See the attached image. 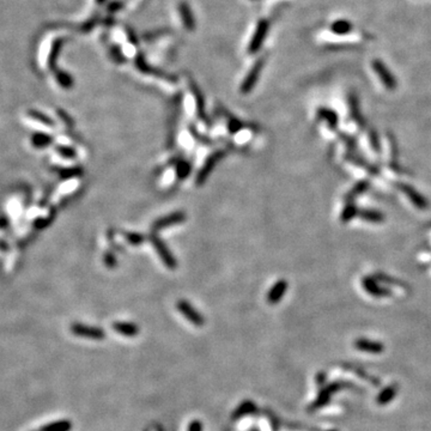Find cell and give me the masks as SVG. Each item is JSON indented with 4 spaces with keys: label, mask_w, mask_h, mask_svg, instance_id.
Segmentation results:
<instances>
[{
    "label": "cell",
    "mask_w": 431,
    "mask_h": 431,
    "mask_svg": "<svg viewBox=\"0 0 431 431\" xmlns=\"http://www.w3.org/2000/svg\"><path fill=\"white\" fill-rule=\"evenodd\" d=\"M321 41L332 44H362L365 43L369 37L365 33H360V31H352L351 34H347V35L343 36H336L332 35L331 33H328L327 30H323L322 33L319 35Z\"/></svg>",
    "instance_id": "cell-1"
},
{
    "label": "cell",
    "mask_w": 431,
    "mask_h": 431,
    "mask_svg": "<svg viewBox=\"0 0 431 431\" xmlns=\"http://www.w3.org/2000/svg\"><path fill=\"white\" fill-rule=\"evenodd\" d=\"M370 66L372 70L376 73L377 78L380 79V82L382 83L383 86L387 89L388 91H394L398 86V82H396L395 75L392 73L391 70L382 60L380 59H373L370 61Z\"/></svg>",
    "instance_id": "cell-2"
},
{
    "label": "cell",
    "mask_w": 431,
    "mask_h": 431,
    "mask_svg": "<svg viewBox=\"0 0 431 431\" xmlns=\"http://www.w3.org/2000/svg\"><path fill=\"white\" fill-rule=\"evenodd\" d=\"M349 382H332L328 386H325L322 389H321L320 394H319L318 399L310 405L309 410L310 411H314V410L321 409V407L326 406L331 400V396L333 395L336 392H338L339 389L341 388H346L349 387V385H346Z\"/></svg>",
    "instance_id": "cell-3"
},
{
    "label": "cell",
    "mask_w": 431,
    "mask_h": 431,
    "mask_svg": "<svg viewBox=\"0 0 431 431\" xmlns=\"http://www.w3.org/2000/svg\"><path fill=\"white\" fill-rule=\"evenodd\" d=\"M71 332L75 336L93 339V340H102L106 338V333L102 328L91 327V326L83 325V323H73L71 326Z\"/></svg>",
    "instance_id": "cell-4"
},
{
    "label": "cell",
    "mask_w": 431,
    "mask_h": 431,
    "mask_svg": "<svg viewBox=\"0 0 431 431\" xmlns=\"http://www.w3.org/2000/svg\"><path fill=\"white\" fill-rule=\"evenodd\" d=\"M177 310L181 313L185 318L187 319L189 322H192L193 325L198 326V327H201V326L205 323V320H204V316L200 314L198 310H195L193 308L192 304H189L187 301H184V300H180L176 304Z\"/></svg>",
    "instance_id": "cell-5"
},
{
    "label": "cell",
    "mask_w": 431,
    "mask_h": 431,
    "mask_svg": "<svg viewBox=\"0 0 431 431\" xmlns=\"http://www.w3.org/2000/svg\"><path fill=\"white\" fill-rule=\"evenodd\" d=\"M398 187L417 208L424 210V208H427L428 206H429V201H428L427 198H425L423 194H420L416 188H413L406 184H399Z\"/></svg>",
    "instance_id": "cell-6"
},
{
    "label": "cell",
    "mask_w": 431,
    "mask_h": 431,
    "mask_svg": "<svg viewBox=\"0 0 431 431\" xmlns=\"http://www.w3.org/2000/svg\"><path fill=\"white\" fill-rule=\"evenodd\" d=\"M150 240H151V242H152V244L155 245L158 255L161 257L162 261L166 263L167 267L170 268V270H175V268H176L177 262H176V260H175L174 255H172L170 253V250L168 249V247H167V245L164 244L157 236H155V235H151Z\"/></svg>",
    "instance_id": "cell-7"
},
{
    "label": "cell",
    "mask_w": 431,
    "mask_h": 431,
    "mask_svg": "<svg viewBox=\"0 0 431 431\" xmlns=\"http://www.w3.org/2000/svg\"><path fill=\"white\" fill-rule=\"evenodd\" d=\"M362 286L368 294L376 297V299H382V297H388L392 295V292L389 291L387 287L381 286L380 284L377 283V281L372 278V277H365V278H363Z\"/></svg>",
    "instance_id": "cell-8"
},
{
    "label": "cell",
    "mask_w": 431,
    "mask_h": 431,
    "mask_svg": "<svg viewBox=\"0 0 431 431\" xmlns=\"http://www.w3.org/2000/svg\"><path fill=\"white\" fill-rule=\"evenodd\" d=\"M186 219V213L181 212V211H177V212L170 213V215L163 217V218H159L157 221L153 223L152 229L155 231H158V230L167 228V226H171L175 225V224H180L182 222H185Z\"/></svg>",
    "instance_id": "cell-9"
},
{
    "label": "cell",
    "mask_w": 431,
    "mask_h": 431,
    "mask_svg": "<svg viewBox=\"0 0 431 431\" xmlns=\"http://www.w3.org/2000/svg\"><path fill=\"white\" fill-rule=\"evenodd\" d=\"M355 347L359 351L363 352H369V354H381V352L385 351V345L380 341L376 340H370L367 338H358L354 343Z\"/></svg>",
    "instance_id": "cell-10"
},
{
    "label": "cell",
    "mask_w": 431,
    "mask_h": 431,
    "mask_svg": "<svg viewBox=\"0 0 431 431\" xmlns=\"http://www.w3.org/2000/svg\"><path fill=\"white\" fill-rule=\"evenodd\" d=\"M327 31L328 33H331L332 35L343 36V35H347V34H351L352 31L355 30H354V24H352L349 19L338 18V19L333 20V22L331 23Z\"/></svg>",
    "instance_id": "cell-11"
},
{
    "label": "cell",
    "mask_w": 431,
    "mask_h": 431,
    "mask_svg": "<svg viewBox=\"0 0 431 431\" xmlns=\"http://www.w3.org/2000/svg\"><path fill=\"white\" fill-rule=\"evenodd\" d=\"M287 286H289V284H287V281H284V279H281V281H277V283L271 287L270 291H268L267 302L270 303V304H277L278 302H281L283 296L285 295Z\"/></svg>",
    "instance_id": "cell-12"
},
{
    "label": "cell",
    "mask_w": 431,
    "mask_h": 431,
    "mask_svg": "<svg viewBox=\"0 0 431 431\" xmlns=\"http://www.w3.org/2000/svg\"><path fill=\"white\" fill-rule=\"evenodd\" d=\"M262 65H263V61L262 60H260V61H258L257 64L253 66V69L250 70L249 73H248V75H247V78L244 79V82L242 83V86H241L242 93L247 94V93H249L253 88H254L255 83H257V80L259 78V75H260V72H261V69H262Z\"/></svg>",
    "instance_id": "cell-13"
},
{
    "label": "cell",
    "mask_w": 431,
    "mask_h": 431,
    "mask_svg": "<svg viewBox=\"0 0 431 431\" xmlns=\"http://www.w3.org/2000/svg\"><path fill=\"white\" fill-rule=\"evenodd\" d=\"M267 30H268L267 22H260V23H259L257 30H255L254 35H253L252 42H250V44H249V52H250V53H254V52H257L258 49L260 48V46H261V44H262L263 40H265L266 34H267Z\"/></svg>",
    "instance_id": "cell-14"
},
{
    "label": "cell",
    "mask_w": 431,
    "mask_h": 431,
    "mask_svg": "<svg viewBox=\"0 0 431 431\" xmlns=\"http://www.w3.org/2000/svg\"><path fill=\"white\" fill-rule=\"evenodd\" d=\"M222 157H223V152L218 151V152L213 153V155H211L210 157L207 158V161H206L205 166H204L203 168H201L199 175H198V177H197V184L199 185V186H200L201 184H204V181H205V180L207 179L208 174H210L211 170H212L213 167L216 166L217 161H218V159L222 158Z\"/></svg>",
    "instance_id": "cell-15"
},
{
    "label": "cell",
    "mask_w": 431,
    "mask_h": 431,
    "mask_svg": "<svg viewBox=\"0 0 431 431\" xmlns=\"http://www.w3.org/2000/svg\"><path fill=\"white\" fill-rule=\"evenodd\" d=\"M318 117L319 120H323L326 121V124L330 126L331 130H337L339 122L338 114L331 108H325V107H321L318 109Z\"/></svg>",
    "instance_id": "cell-16"
},
{
    "label": "cell",
    "mask_w": 431,
    "mask_h": 431,
    "mask_svg": "<svg viewBox=\"0 0 431 431\" xmlns=\"http://www.w3.org/2000/svg\"><path fill=\"white\" fill-rule=\"evenodd\" d=\"M255 411H257V405L254 404V401L244 400L242 404H240L239 406L236 407V410H235L234 413H232L231 418L234 420H236L244 416H248V414H253Z\"/></svg>",
    "instance_id": "cell-17"
},
{
    "label": "cell",
    "mask_w": 431,
    "mask_h": 431,
    "mask_svg": "<svg viewBox=\"0 0 431 431\" xmlns=\"http://www.w3.org/2000/svg\"><path fill=\"white\" fill-rule=\"evenodd\" d=\"M396 394H398V385L393 383V385H389L388 387H386L378 394L376 401L380 406H385V405H388L389 402L395 399Z\"/></svg>",
    "instance_id": "cell-18"
},
{
    "label": "cell",
    "mask_w": 431,
    "mask_h": 431,
    "mask_svg": "<svg viewBox=\"0 0 431 431\" xmlns=\"http://www.w3.org/2000/svg\"><path fill=\"white\" fill-rule=\"evenodd\" d=\"M113 330L125 337H135L138 333H139V327H138V325L132 322H114Z\"/></svg>",
    "instance_id": "cell-19"
},
{
    "label": "cell",
    "mask_w": 431,
    "mask_h": 431,
    "mask_svg": "<svg viewBox=\"0 0 431 431\" xmlns=\"http://www.w3.org/2000/svg\"><path fill=\"white\" fill-rule=\"evenodd\" d=\"M369 187H370V182L368 181V180H362V181H359L358 184L355 185V186L352 187V189L345 195V200H346L347 203H351V201H354V199H356L358 195L367 192V190L369 189Z\"/></svg>",
    "instance_id": "cell-20"
},
{
    "label": "cell",
    "mask_w": 431,
    "mask_h": 431,
    "mask_svg": "<svg viewBox=\"0 0 431 431\" xmlns=\"http://www.w3.org/2000/svg\"><path fill=\"white\" fill-rule=\"evenodd\" d=\"M360 218L363 219L364 222H368V223H382L385 221V215L382 212L377 210H370V208H367V210H360L359 211V215Z\"/></svg>",
    "instance_id": "cell-21"
},
{
    "label": "cell",
    "mask_w": 431,
    "mask_h": 431,
    "mask_svg": "<svg viewBox=\"0 0 431 431\" xmlns=\"http://www.w3.org/2000/svg\"><path fill=\"white\" fill-rule=\"evenodd\" d=\"M349 104H350V112H351V115H352V117H354V120L359 125V126H363V124H364V120H363L362 115H360L358 98L356 97V95H354V94H350Z\"/></svg>",
    "instance_id": "cell-22"
},
{
    "label": "cell",
    "mask_w": 431,
    "mask_h": 431,
    "mask_svg": "<svg viewBox=\"0 0 431 431\" xmlns=\"http://www.w3.org/2000/svg\"><path fill=\"white\" fill-rule=\"evenodd\" d=\"M71 429L72 423L70 420L62 419L44 425V427L41 428L40 431H71Z\"/></svg>",
    "instance_id": "cell-23"
},
{
    "label": "cell",
    "mask_w": 431,
    "mask_h": 431,
    "mask_svg": "<svg viewBox=\"0 0 431 431\" xmlns=\"http://www.w3.org/2000/svg\"><path fill=\"white\" fill-rule=\"evenodd\" d=\"M358 215H359L358 207H357L356 204H355L354 201H351V203H347V205L345 206V208L340 215V219L343 223H349L350 221H352L355 217Z\"/></svg>",
    "instance_id": "cell-24"
},
{
    "label": "cell",
    "mask_w": 431,
    "mask_h": 431,
    "mask_svg": "<svg viewBox=\"0 0 431 431\" xmlns=\"http://www.w3.org/2000/svg\"><path fill=\"white\" fill-rule=\"evenodd\" d=\"M52 138L49 135L43 134V133H36L33 137V143L36 148H43V146L49 145L52 143Z\"/></svg>",
    "instance_id": "cell-25"
},
{
    "label": "cell",
    "mask_w": 431,
    "mask_h": 431,
    "mask_svg": "<svg viewBox=\"0 0 431 431\" xmlns=\"http://www.w3.org/2000/svg\"><path fill=\"white\" fill-rule=\"evenodd\" d=\"M125 236H126L127 241H129L131 244L137 245V244H140L142 242L145 241L143 235L137 234V232H126V234H125Z\"/></svg>",
    "instance_id": "cell-26"
},
{
    "label": "cell",
    "mask_w": 431,
    "mask_h": 431,
    "mask_svg": "<svg viewBox=\"0 0 431 431\" xmlns=\"http://www.w3.org/2000/svg\"><path fill=\"white\" fill-rule=\"evenodd\" d=\"M56 151L59 152V155H61L65 158H75L77 156L75 151L71 148H67V146H57Z\"/></svg>",
    "instance_id": "cell-27"
},
{
    "label": "cell",
    "mask_w": 431,
    "mask_h": 431,
    "mask_svg": "<svg viewBox=\"0 0 431 431\" xmlns=\"http://www.w3.org/2000/svg\"><path fill=\"white\" fill-rule=\"evenodd\" d=\"M189 171H190L189 163H187V162H182V163L179 166V168H177V176H179V179H185V177L188 176Z\"/></svg>",
    "instance_id": "cell-28"
},
{
    "label": "cell",
    "mask_w": 431,
    "mask_h": 431,
    "mask_svg": "<svg viewBox=\"0 0 431 431\" xmlns=\"http://www.w3.org/2000/svg\"><path fill=\"white\" fill-rule=\"evenodd\" d=\"M56 79L59 80V83L64 86V88H71L72 79L69 75H66V73H62V72L57 73Z\"/></svg>",
    "instance_id": "cell-29"
},
{
    "label": "cell",
    "mask_w": 431,
    "mask_h": 431,
    "mask_svg": "<svg viewBox=\"0 0 431 431\" xmlns=\"http://www.w3.org/2000/svg\"><path fill=\"white\" fill-rule=\"evenodd\" d=\"M31 116L35 117V119L38 120V121H41V122H43V124H46L47 126H53V121H52V120L49 119V117L44 116L43 114L37 113V112H33V113H31Z\"/></svg>",
    "instance_id": "cell-30"
},
{
    "label": "cell",
    "mask_w": 431,
    "mask_h": 431,
    "mask_svg": "<svg viewBox=\"0 0 431 431\" xmlns=\"http://www.w3.org/2000/svg\"><path fill=\"white\" fill-rule=\"evenodd\" d=\"M370 143H372V146L375 149L376 151H380V142H378V138L376 132H370Z\"/></svg>",
    "instance_id": "cell-31"
},
{
    "label": "cell",
    "mask_w": 431,
    "mask_h": 431,
    "mask_svg": "<svg viewBox=\"0 0 431 431\" xmlns=\"http://www.w3.org/2000/svg\"><path fill=\"white\" fill-rule=\"evenodd\" d=\"M188 431H203V424L199 420H193L188 427Z\"/></svg>",
    "instance_id": "cell-32"
},
{
    "label": "cell",
    "mask_w": 431,
    "mask_h": 431,
    "mask_svg": "<svg viewBox=\"0 0 431 431\" xmlns=\"http://www.w3.org/2000/svg\"><path fill=\"white\" fill-rule=\"evenodd\" d=\"M106 260H104V262L107 263V265L109 266V267H114L115 265H116V261H115V259H114V257L113 255H111V254H107L106 255Z\"/></svg>",
    "instance_id": "cell-33"
},
{
    "label": "cell",
    "mask_w": 431,
    "mask_h": 431,
    "mask_svg": "<svg viewBox=\"0 0 431 431\" xmlns=\"http://www.w3.org/2000/svg\"><path fill=\"white\" fill-rule=\"evenodd\" d=\"M326 378H327L326 374L320 373V374H318V376H316V382H318L319 385H323V383L326 382Z\"/></svg>",
    "instance_id": "cell-34"
},
{
    "label": "cell",
    "mask_w": 431,
    "mask_h": 431,
    "mask_svg": "<svg viewBox=\"0 0 431 431\" xmlns=\"http://www.w3.org/2000/svg\"><path fill=\"white\" fill-rule=\"evenodd\" d=\"M250 431H260V430H258V429H255V428H254V429H252V430H250Z\"/></svg>",
    "instance_id": "cell-35"
},
{
    "label": "cell",
    "mask_w": 431,
    "mask_h": 431,
    "mask_svg": "<svg viewBox=\"0 0 431 431\" xmlns=\"http://www.w3.org/2000/svg\"><path fill=\"white\" fill-rule=\"evenodd\" d=\"M331 431H337V430H331Z\"/></svg>",
    "instance_id": "cell-36"
}]
</instances>
